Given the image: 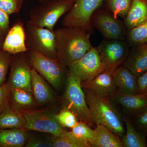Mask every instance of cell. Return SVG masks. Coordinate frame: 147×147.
<instances>
[{
    "instance_id": "7",
    "label": "cell",
    "mask_w": 147,
    "mask_h": 147,
    "mask_svg": "<svg viewBox=\"0 0 147 147\" xmlns=\"http://www.w3.org/2000/svg\"><path fill=\"white\" fill-rule=\"evenodd\" d=\"M26 119L24 129L28 131L48 133L59 137L66 131L55 117L57 113L52 108L33 110L23 112Z\"/></svg>"
},
{
    "instance_id": "5",
    "label": "cell",
    "mask_w": 147,
    "mask_h": 147,
    "mask_svg": "<svg viewBox=\"0 0 147 147\" xmlns=\"http://www.w3.org/2000/svg\"><path fill=\"white\" fill-rule=\"evenodd\" d=\"M30 64L33 68L56 90L61 88L65 75L66 67L57 59L49 57L34 51L27 52Z\"/></svg>"
},
{
    "instance_id": "37",
    "label": "cell",
    "mask_w": 147,
    "mask_h": 147,
    "mask_svg": "<svg viewBox=\"0 0 147 147\" xmlns=\"http://www.w3.org/2000/svg\"><path fill=\"white\" fill-rule=\"evenodd\" d=\"M6 34L0 29V50H2L3 45Z\"/></svg>"
},
{
    "instance_id": "11",
    "label": "cell",
    "mask_w": 147,
    "mask_h": 147,
    "mask_svg": "<svg viewBox=\"0 0 147 147\" xmlns=\"http://www.w3.org/2000/svg\"><path fill=\"white\" fill-rule=\"evenodd\" d=\"M67 67L82 82L89 81L105 70L97 47L93 46L82 57Z\"/></svg>"
},
{
    "instance_id": "18",
    "label": "cell",
    "mask_w": 147,
    "mask_h": 147,
    "mask_svg": "<svg viewBox=\"0 0 147 147\" xmlns=\"http://www.w3.org/2000/svg\"><path fill=\"white\" fill-rule=\"evenodd\" d=\"M113 76L119 90L131 94H139L137 78L127 67L123 65L119 67L113 72Z\"/></svg>"
},
{
    "instance_id": "8",
    "label": "cell",
    "mask_w": 147,
    "mask_h": 147,
    "mask_svg": "<svg viewBox=\"0 0 147 147\" xmlns=\"http://www.w3.org/2000/svg\"><path fill=\"white\" fill-rule=\"evenodd\" d=\"M90 23L105 39L125 40L127 30L123 22L102 6L92 14Z\"/></svg>"
},
{
    "instance_id": "32",
    "label": "cell",
    "mask_w": 147,
    "mask_h": 147,
    "mask_svg": "<svg viewBox=\"0 0 147 147\" xmlns=\"http://www.w3.org/2000/svg\"><path fill=\"white\" fill-rule=\"evenodd\" d=\"M23 2L24 0H0V9L9 15L18 13Z\"/></svg>"
},
{
    "instance_id": "12",
    "label": "cell",
    "mask_w": 147,
    "mask_h": 147,
    "mask_svg": "<svg viewBox=\"0 0 147 147\" xmlns=\"http://www.w3.org/2000/svg\"><path fill=\"white\" fill-rule=\"evenodd\" d=\"M25 53L13 55L6 84L11 90L23 89L32 91L31 69Z\"/></svg>"
},
{
    "instance_id": "22",
    "label": "cell",
    "mask_w": 147,
    "mask_h": 147,
    "mask_svg": "<svg viewBox=\"0 0 147 147\" xmlns=\"http://www.w3.org/2000/svg\"><path fill=\"white\" fill-rule=\"evenodd\" d=\"M28 131L24 128L0 129V147L25 146Z\"/></svg>"
},
{
    "instance_id": "1",
    "label": "cell",
    "mask_w": 147,
    "mask_h": 147,
    "mask_svg": "<svg viewBox=\"0 0 147 147\" xmlns=\"http://www.w3.org/2000/svg\"><path fill=\"white\" fill-rule=\"evenodd\" d=\"M57 59L68 67L92 47L90 33L79 27H63L55 30Z\"/></svg>"
},
{
    "instance_id": "33",
    "label": "cell",
    "mask_w": 147,
    "mask_h": 147,
    "mask_svg": "<svg viewBox=\"0 0 147 147\" xmlns=\"http://www.w3.org/2000/svg\"><path fill=\"white\" fill-rule=\"evenodd\" d=\"M11 92L6 83L0 87V113L10 106Z\"/></svg>"
},
{
    "instance_id": "25",
    "label": "cell",
    "mask_w": 147,
    "mask_h": 147,
    "mask_svg": "<svg viewBox=\"0 0 147 147\" xmlns=\"http://www.w3.org/2000/svg\"><path fill=\"white\" fill-rule=\"evenodd\" d=\"M125 40L131 47L147 44V20L142 25L127 30Z\"/></svg>"
},
{
    "instance_id": "23",
    "label": "cell",
    "mask_w": 147,
    "mask_h": 147,
    "mask_svg": "<svg viewBox=\"0 0 147 147\" xmlns=\"http://www.w3.org/2000/svg\"><path fill=\"white\" fill-rule=\"evenodd\" d=\"M26 122L23 113L10 106L0 113V129L24 128Z\"/></svg>"
},
{
    "instance_id": "34",
    "label": "cell",
    "mask_w": 147,
    "mask_h": 147,
    "mask_svg": "<svg viewBox=\"0 0 147 147\" xmlns=\"http://www.w3.org/2000/svg\"><path fill=\"white\" fill-rule=\"evenodd\" d=\"M139 95L147 96V71L137 77Z\"/></svg>"
},
{
    "instance_id": "28",
    "label": "cell",
    "mask_w": 147,
    "mask_h": 147,
    "mask_svg": "<svg viewBox=\"0 0 147 147\" xmlns=\"http://www.w3.org/2000/svg\"><path fill=\"white\" fill-rule=\"evenodd\" d=\"M71 132L74 136L80 141L89 144L94 134V130L91 128L90 126L80 121L71 129Z\"/></svg>"
},
{
    "instance_id": "3",
    "label": "cell",
    "mask_w": 147,
    "mask_h": 147,
    "mask_svg": "<svg viewBox=\"0 0 147 147\" xmlns=\"http://www.w3.org/2000/svg\"><path fill=\"white\" fill-rule=\"evenodd\" d=\"M82 82L79 77L68 69L63 98V107L72 111L80 121L91 126L94 123L87 105Z\"/></svg>"
},
{
    "instance_id": "17",
    "label": "cell",
    "mask_w": 147,
    "mask_h": 147,
    "mask_svg": "<svg viewBox=\"0 0 147 147\" xmlns=\"http://www.w3.org/2000/svg\"><path fill=\"white\" fill-rule=\"evenodd\" d=\"M32 92L37 105H42L55 99L54 93L48 82L32 68L31 69Z\"/></svg>"
},
{
    "instance_id": "6",
    "label": "cell",
    "mask_w": 147,
    "mask_h": 147,
    "mask_svg": "<svg viewBox=\"0 0 147 147\" xmlns=\"http://www.w3.org/2000/svg\"><path fill=\"white\" fill-rule=\"evenodd\" d=\"M28 51H34L57 59L55 30L37 26L29 20L25 26Z\"/></svg>"
},
{
    "instance_id": "26",
    "label": "cell",
    "mask_w": 147,
    "mask_h": 147,
    "mask_svg": "<svg viewBox=\"0 0 147 147\" xmlns=\"http://www.w3.org/2000/svg\"><path fill=\"white\" fill-rule=\"evenodd\" d=\"M131 0H103L104 7L117 17L124 19L131 5Z\"/></svg>"
},
{
    "instance_id": "39",
    "label": "cell",
    "mask_w": 147,
    "mask_h": 147,
    "mask_svg": "<svg viewBox=\"0 0 147 147\" xmlns=\"http://www.w3.org/2000/svg\"><path fill=\"white\" fill-rule=\"evenodd\" d=\"M146 145H147V143H146Z\"/></svg>"
},
{
    "instance_id": "31",
    "label": "cell",
    "mask_w": 147,
    "mask_h": 147,
    "mask_svg": "<svg viewBox=\"0 0 147 147\" xmlns=\"http://www.w3.org/2000/svg\"><path fill=\"white\" fill-rule=\"evenodd\" d=\"M13 55L3 50H0V87L5 83L7 75L10 68Z\"/></svg>"
},
{
    "instance_id": "38",
    "label": "cell",
    "mask_w": 147,
    "mask_h": 147,
    "mask_svg": "<svg viewBox=\"0 0 147 147\" xmlns=\"http://www.w3.org/2000/svg\"><path fill=\"white\" fill-rule=\"evenodd\" d=\"M38 1H40L41 2H42L45 1H48V0H38Z\"/></svg>"
},
{
    "instance_id": "21",
    "label": "cell",
    "mask_w": 147,
    "mask_h": 147,
    "mask_svg": "<svg viewBox=\"0 0 147 147\" xmlns=\"http://www.w3.org/2000/svg\"><path fill=\"white\" fill-rule=\"evenodd\" d=\"M10 106L18 112L23 113L33 110L37 105L32 92L23 89L11 90Z\"/></svg>"
},
{
    "instance_id": "14",
    "label": "cell",
    "mask_w": 147,
    "mask_h": 147,
    "mask_svg": "<svg viewBox=\"0 0 147 147\" xmlns=\"http://www.w3.org/2000/svg\"><path fill=\"white\" fill-rule=\"evenodd\" d=\"M82 88L89 90L100 97L108 98L117 90L113 73L104 70L88 82H82Z\"/></svg>"
},
{
    "instance_id": "36",
    "label": "cell",
    "mask_w": 147,
    "mask_h": 147,
    "mask_svg": "<svg viewBox=\"0 0 147 147\" xmlns=\"http://www.w3.org/2000/svg\"><path fill=\"white\" fill-rule=\"evenodd\" d=\"M136 121L139 127L147 131V108L137 114Z\"/></svg>"
},
{
    "instance_id": "30",
    "label": "cell",
    "mask_w": 147,
    "mask_h": 147,
    "mask_svg": "<svg viewBox=\"0 0 147 147\" xmlns=\"http://www.w3.org/2000/svg\"><path fill=\"white\" fill-rule=\"evenodd\" d=\"M53 136L30 133L28 131V140L25 147H53Z\"/></svg>"
},
{
    "instance_id": "15",
    "label": "cell",
    "mask_w": 147,
    "mask_h": 147,
    "mask_svg": "<svg viewBox=\"0 0 147 147\" xmlns=\"http://www.w3.org/2000/svg\"><path fill=\"white\" fill-rule=\"evenodd\" d=\"M110 98L130 114H138L147 108V96L134 95L117 90Z\"/></svg>"
},
{
    "instance_id": "27",
    "label": "cell",
    "mask_w": 147,
    "mask_h": 147,
    "mask_svg": "<svg viewBox=\"0 0 147 147\" xmlns=\"http://www.w3.org/2000/svg\"><path fill=\"white\" fill-rule=\"evenodd\" d=\"M53 147H91V146L77 139L71 131H65L59 137L53 136Z\"/></svg>"
},
{
    "instance_id": "19",
    "label": "cell",
    "mask_w": 147,
    "mask_h": 147,
    "mask_svg": "<svg viewBox=\"0 0 147 147\" xmlns=\"http://www.w3.org/2000/svg\"><path fill=\"white\" fill-rule=\"evenodd\" d=\"M90 143L92 147H123L121 137L106 127L96 124Z\"/></svg>"
},
{
    "instance_id": "35",
    "label": "cell",
    "mask_w": 147,
    "mask_h": 147,
    "mask_svg": "<svg viewBox=\"0 0 147 147\" xmlns=\"http://www.w3.org/2000/svg\"><path fill=\"white\" fill-rule=\"evenodd\" d=\"M9 29V15L0 9V29L7 34Z\"/></svg>"
},
{
    "instance_id": "20",
    "label": "cell",
    "mask_w": 147,
    "mask_h": 147,
    "mask_svg": "<svg viewBox=\"0 0 147 147\" xmlns=\"http://www.w3.org/2000/svg\"><path fill=\"white\" fill-rule=\"evenodd\" d=\"M147 20V0H131L123 24L127 30L142 25Z\"/></svg>"
},
{
    "instance_id": "2",
    "label": "cell",
    "mask_w": 147,
    "mask_h": 147,
    "mask_svg": "<svg viewBox=\"0 0 147 147\" xmlns=\"http://www.w3.org/2000/svg\"><path fill=\"white\" fill-rule=\"evenodd\" d=\"M87 105L94 123L101 124L122 137L125 134L123 119L108 98L100 97L83 88Z\"/></svg>"
},
{
    "instance_id": "4",
    "label": "cell",
    "mask_w": 147,
    "mask_h": 147,
    "mask_svg": "<svg viewBox=\"0 0 147 147\" xmlns=\"http://www.w3.org/2000/svg\"><path fill=\"white\" fill-rule=\"evenodd\" d=\"M76 0H48L31 9L30 19L37 26L54 30L60 18L72 8Z\"/></svg>"
},
{
    "instance_id": "29",
    "label": "cell",
    "mask_w": 147,
    "mask_h": 147,
    "mask_svg": "<svg viewBox=\"0 0 147 147\" xmlns=\"http://www.w3.org/2000/svg\"><path fill=\"white\" fill-rule=\"evenodd\" d=\"M55 117L58 121L64 127L72 129L79 122L76 115L70 110L63 107L59 113L55 115Z\"/></svg>"
},
{
    "instance_id": "10",
    "label": "cell",
    "mask_w": 147,
    "mask_h": 147,
    "mask_svg": "<svg viewBox=\"0 0 147 147\" xmlns=\"http://www.w3.org/2000/svg\"><path fill=\"white\" fill-rule=\"evenodd\" d=\"M129 45L125 40L105 39L97 47L105 70L113 72L123 64L129 52Z\"/></svg>"
},
{
    "instance_id": "9",
    "label": "cell",
    "mask_w": 147,
    "mask_h": 147,
    "mask_svg": "<svg viewBox=\"0 0 147 147\" xmlns=\"http://www.w3.org/2000/svg\"><path fill=\"white\" fill-rule=\"evenodd\" d=\"M103 4V0H76L72 8L65 14L62 25L81 27L90 34L94 31L90 23L91 17Z\"/></svg>"
},
{
    "instance_id": "24",
    "label": "cell",
    "mask_w": 147,
    "mask_h": 147,
    "mask_svg": "<svg viewBox=\"0 0 147 147\" xmlns=\"http://www.w3.org/2000/svg\"><path fill=\"white\" fill-rule=\"evenodd\" d=\"M126 127V131L121 137L123 147H147L145 137L144 134L138 132L129 119L123 117Z\"/></svg>"
},
{
    "instance_id": "16",
    "label": "cell",
    "mask_w": 147,
    "mask_h": 147,
    "mask_svg": "<svg viewBox=\"0 0 147 147\" xmlns=\"http://www.w3.org/2000/svg\"><path fill=\"white\" fill-rule=\"evenodd\" d=\"M136 77L147 71V44L131 47L122 65Z\"/></svg>"
},
{
    "instance_id": "13",
    "label": "cell",
    "mask_w": 147,
    "mask_h": 147,
    "mask_svg": "<svg viewBox=\"0 0 147 147\" xmlns=\"http://www.w3.org/2000/svg\"><path fill=\"white\" fill-rule=\"evenodd\" d=\"M26 39L25 26L23 22L18 20L7 34L2 50L11 55L27 53Z\"/></svg>"
}]
</instances>
